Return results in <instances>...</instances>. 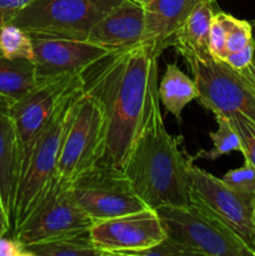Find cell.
Segmentation results:
<instances>
[{
    "instance_id": "obj_1",
    "label": "cell",
    "mask_w": 255,
    "mask_h": 256,
    "mask_svg": "<svg viewBox=\"0 0 255 256\" xmlns=\"http://www.w3.org/2000/svg\"><path fill=\"white\" fill-rule=\"evenodd\" d=\"M159 59L142 42L114 50L82 72V90L99 104L105 122L100 162L122 169L158 92Z\"/></svg>"
},
{
    "instance_id": "obj_2",
    "label": "cell",
    "mask_w": 255,
    "mask_h": 256,
    "mask_svg": "<svg viewBox=\"0 0 255 256\" xmlns=\"http://www.w3.org/2000/svg\"><path fill=\"white\" fill-rule=\"evenodd\" d=\"M189 155L180 150L179 138L169 134L155 92L144 114L122 172L148 208L186 206L190 202Z\"/></svg>"
},
{
    "instance_id": "obj_3",
    "label": "cell",
    "mask_w": 255,
    "mask_h": 256,
    "mask_svg": "<svg viewBox=\"0 0 255 256\" xmlns=\"http://www.w3.org/2000/svg\"><path fill=\"white\" fill-rule=\"evenodd\" d=\"M82 76V75H80ZM82 94V82L64 95L56 109L30 148L19 172L10 229L14 232L29 215L49 182L58 175L60 149L78 100Z\"/></svg>"
},
{
    "instance_id": "obj_4",
    "label": "cell",
    "mask_w": 255,
    "mask_h": 256,
    "mask_svg": "<svg viewBox=\"0 0 255 256\" xmlns=\"http://www.w3.org/2000/svg\"><path fill=\"white\" fill-rule=\"evenodd\" d=\"M199 90L200 104L214 115L240 114L255 122V82L212 56L185 59Z\"/></svg>"
},
{
    "instance_id": "obj_5",
    "label": "cell",
    "mask_w": 255,
    "mask_h": 256,
    "mask_svg": "<svg viewBox=\"0 0 255 256\" xmlns=\"http://www.w3.org/2000/svg\"><path fill=\"white\" fill-rule=\"evenodd\" d=\"M155 210L166 236L192 255L255 256L235 232L195 205L162 206Z\"/></svg>"
},
{
    "instance_id": "obj_6",
    "label": "cell",
    "mask_w": 255,
    "mask_h": 256,
    "mask_svg": "<svg viewBox=\"0 0 255 256\" xmlns=\"http://www.w3.org/2000/svg\"><path fill=\"white\" fill-rule=\"evenodd\" d=\"M92 219L75 202L70 182L59 175L46 189L24 222L12 232L25 246L68 235L89 232Z\"/></svg>"
},
{
    "instance_id": "obj_7",
    "label": "cell",
    "mask_w": 255,
    "mask_h": 256,
    "mask_svg": "<svg viewBox=\"0 0 255 256\" xmlns=\"http://www.w3.org/2000/svg\"><path fill=\"white\" fill-rule=\"evenodd\" d=\"M122 0H32L12 20L29 34L86 40L90 30Z\"/></svg>"
},
{
    "instance_id": "obj_8",
    "label": "cell",
    "mask_w": 255,
    "mask_h": 256,
    "mask_svg": "<svg viewBox=\"0 0 255 256\" xmlns=\"http://www.w3.org/2000/svg\"><path fill=\"white\" fill-rule=\"evenodd\" d=\"M70 189L82 212L92 222L146 209L122 169L98 162L70 182Z\"/></svg>"
},
{
    "instance_id": "obj_9",
    "label": "cell",
    "mask_w": 255,
    "mask_h": 256,
    "mask_svg": "<svg viewBox=\"0 0 255 256\" xmlns=\"http://www.w3.org/2000/svg\"><path fill=\"white\" fill-rule=\"evenodd\" d=\"M188 176L192 204L229 228L255 255L254 202L234 192L222 179L195 166L190 155Z\"/></svg>"
},
{
    "instance_id": "obj_10",
    "label": "cell",
    "mask_w": 255,
    "mask_h": 256,
    "mask_svg": "<svg viewBox=\"0 0 255 256\" xmlns=\"http://www.w3.org/2000/svg\"><path fill=\"white\" fill-rule=\"evenodd\" d=\"M104 149V115L99 104L82 90L62 140L58 175L72 182L102 162Z\"/></svg>"
},
{
    "instance_id": "obj_11",
    "label": "cell",
    "mask_w": 255,
    "mask_h": 256,
    "mask_svg": "<svg viewBox=\"0 0 255 256\" xmlns=\"http://www.w3.org/2000/svg\"><path fill=\"white\" fill-rule=\"evenodd\" d=\"M90 239L104 255H132L149 249L166 238L156 210L140 212L92 222Z\"/></svg>"
},
{
    "instance_id": "obj_12",
    "label": "cell",
    "mask_w": 255,
    "mask_h": 256,
    "mask_svg": "<svg viewBox=\"0 0 255 256\" xmlns=\"http://www.w3.org/2000/svg\"><path fill=\"white\" fill-rule=\"evenodd\" d=\"M80 80V74L42 79L35 89L12 102L10 112L19 144V172L30 148L49 122L60 100L69 90L79 84Z\"/></svg>"
},
{
    "instance_id": "obj_13",
    "label": "cell",
    "mask_w": 255,
    "mask_h": 256,
    "mask_svg": "<svg viewBox=\"0 0 255 256\" xmlns=\"http://www.w3.org/2000/svg\"><path fill=\"white\" fill-rule=\"evenodd\" d=\"M34 64L40 80L62 75L82 74L88 66L114 52L86 40L30 34Z\"/></svg>"
},
{
    "instance_id": "obj_14",
    "label": "cell",
    "mask_w": 255,
    "mask_h": 256,
    "mask_svg": "<svg viewBox=\"0 0 255 256\" xmlns=\"http://www.w3.org/2000/svg\"><path fill=\"white\" fill-rule=\"evenodd\" d=\"M144 32V8L134 0H122L92 26L86 42L119 50L142 42Z\"/></svg>"
},
{
    "instance_id": "obj_15",
    "label": "cell",
    "mask_w": 255,
    "mask_h": 256,
    "mask_svg": "<svg viewBox=\"0 0 255 256\" xmlns=\"http://www.w3.org/2000/svg\"><path fill=\"white\" fill-rule=\"evenodd\" d=\"M202 0H152L145 8V32L142 44L158 59L172 46L174 36L195 5Z\"/></svg>"
},
{
    "instance_id": "obj_16",
    "label": "cell",
    "mask_w": 255,
    "mask_h": 256,
    "mask_svg": "<svg viewBox=\"0 0 255 256\" xmlns=\"http://www.w3.org/2000/svg\"><path fill=\"white\" fill-rule=\"evenodd\" d=\"M10 105L0 96V194L9 220L19 178V144Z\"/></svg>"
},
{
    "instance_id": "obj_17",
    "label": "cell",
    "mask_w": 255,
    "mask_h": 256,
    "mask_svg": "<svg viewBox=\"0 0 255 256\" xmlns=\"http://www.w3.org/2000/svg\"><path fill=\"white\" fill-rule=\"evenodd\" d=\"M216 0H202L195 5L174 36L172 46L182 59L212 56L209 52V34L212 20L218 12Z\"/></svg>"
},
{
    "instance_id": "obj_18",
    "label": "cell",
    "mask_w": 255,
    "mask_h": 256,
    "mask_svg": "<svg viewBox=\"0 0 255 256\" xmlns=\"http://www.w3.org/2000/svg\"><path fill=\"white\" fill-rule=\"evenodd\" d=\"M158 92L165 110L175 116L179 124L184 108L199 96L195 80L185 74L176 64L168 65L159 82Z\"/></svg>"
},
{
    "instance_id": "obj_19",
    "label": "cell",
    "mask_w": 255,
    "mask_h": 256,
    "mask_svg": "<svg viewBox=\"0 0 255 256\" xmlns=\"http://www.w3.org/2000/svg\"><path fill=\"white\" fill-rule=\"evenodd\" d=\"M35 64L26 59H9L0 54V96L15 102L38 86Z\"/></svg>"
},
{
    "instance_id": "obj_20",
    "label": "cell",
    "mask_w": 255,
    "mask_h": 256,
    "mask_svg": "<svg viewBox=\"0 0 255 256\" xmlns=\"http://www.w3.org/2000/svg\"><path fill=\"white\" fill-rule=\"evenodd\" d=\"M30 256H102L94 246L89 232L68 235L46 242L28 245Z\"/></svg>"
},
{
    "instance_id": "obj_21",
    "label": "cell",
    "mask_w": 255,
    "mask_h": 256,
    "mask_svg": "<svg viewBox=\"0 0 255 256\" xmlns=\"http://www.w3.org/2000/svg\"><path fill=\"white\" fill-rule=\"evenodd\" d=\"M215 120H216L218 129L209 132V136L212 142V149L209 152L205 150L198 152L195 156H192L194 162L198 159L216 160L229 152H242L240 139L229 119L224 115H215Z\"/></svg>"
},
{
    "instance_id": "obj_22",
    "label": "cell",
    "mask_w": 255,
    "mask_h": 256,
    "mask_svg": "<svg viewBox=\"0 0 255 256\" xmlns=\"http://www.w3.org/2000/svg\"><path fill=\"white\" fill-rule=\"evenodd\" d=\"M0 54L9 59L34 62L32 35L18 25L9 22L0 28Z\"/></svg>"
},
{
    "instance_id": "obj_23",
    "label": "cell",
    "mask_w": 255,
    "mask_h": 256,
    "mask_svg": "<svg viewBox=\"0 0 255 256\" xmlns=\"http://www.w3.org/2000/svg\"><path fill=\"white\" fill-rule=\"evenodd\" d=\"M222 180L242 198L255 202V169L249 162L228 172Z\"/></svg>"
},
{
    "instance_id": "obj_24",
    "label": "cell",
    "mask_w": 255,
    "mask_h": 256,
    "mask_svg": "<svg viewBox=\"0 0 255 256\" xmlns=\"http://www.w3.org/2000/svg\"><path fill=\"white\" fill-rule=\"evenodd\" d=\"M236 132L242 144V152L245 162H249L255 169V122L246 119L240 114H232L226 116Z\"/></svg>"
},
{
    "instance_id": "obj_25",
    "label": "cell",
    "mask_w": 255,
    "mask_h": 256,
    "mask_svg": "<svg viewBox=\"0 0 255 256\" xmlns=\"http://www.w3.org/2000/svg\"><path fill=\"white\" fill-rule=\"evenodd\" d=\"M225 25H226V52H238L246 46L252 40V25L250 22L239 20L232 15L224 12Z\"/></svg>"
},
{
    "instance_id": "obj_26",
    "label": "cell",
    "mask_w": 255,
    "mask_h": 256,
    "mask_svg": "<svg viewBox=\"0 0 255 256\" xmlns=\"http://www.w3.org/2000/svg\"><path fill=\"white\" fill-rule=\"evenodd\" d=\"M209 52L214 59L225 60L226 58V25L224 12L218 10L212 20L209 34Z\"/></svg>"
},
{
    "instance_id": "obj_27",
    "label": "cell",
    "mask_w": 255,
    "mask_h": 256,
    "mask_svg": "<svg viewBox=\"0 0 255 256\" xmlns=\"http://www.w3.org/2000/svg\"><path fill=\"white\" fill-rule=\"evenodd\" d=\"M188 256L192 255V252L185 249L176 242L172 240L170 238H165L162 242L149 249L142 250V252H135L134 256Z\"/></svg>"
},
{
    "instance_id": "obj_28",
    "label": "cell",
    "mask_w": 255,
    "mask_h": 256,
    "mask_svg": "<svg viewBox=\"0 0 255 256\" xmlns=\"http://www.w3.org/2000/svg\"><path fill=\"white\" fill-rule=\"evenodd\" d=\"M255 54V44L254 40L249 42L245 48H242V50H238V52H229L225 58L224 62L226 64H229L232 69L235 70H244L252 64V59H254Z\"/></svg>"
},
{
    "instance_id": "obj_29",
    "label": "cell",
    "mask_w": 255,
    "mask_h": 256,
    "mask_svg": "<svg viewBox=\"0 0 255 256\" xmlns=\"http://www.w3.org/2000/svg\"><path fill=\"white\" fill-rule=\"evenodd\" d=\"M32 0H0V28L9 24Z\"/></svg>"
},
{
    "instance_id": "obj_30",
    "label": "cell",
    "mask_w": 255,
    "mask_h": 256,
    "mask_svg": "<svg viewBox=\"0 0 255 256\" xmlns=\"http://www.w3.org/2000/svg\"><path fill=\"white\" fill-rule=\"evenodd\" d=\"M0 256H30L26 246L16 239L12 238H0Z\"/></svg>"
},
{
    "instance_id": "obj_31",
    "label": "cell",
    "mask_w": 255,
    "mask_h": 256,
    "mask_svg": "<svg viewBox=\"0 0 255 256\" xmlns=\"http://www.w3.org/2000/svg\"><path fill=\"white\" fill-rule=\"evenodd\" d=\"M10 230L12 229H10L9 216H8L4 206H2V205H0V238L5 236V235H6Z\"/></svg>"
},
{
    "instance_id": "obj_32",
    "label": "cell",
    "mask_w": 255,
    "mask_h": 256,
    "mask_svg": "<svg viewBox=\"0 0 255 256\" xmlns=\"http://www.w3.org/2000/svg\"><path fill=\"white\" fill-rule=\"evenodd\" d=\"M245 70H246L248 74L250 75V78H252V79L255 82V54H254V59H252V64H250Z\"/></svg>"
},
{
    "instance_id": "obj_33",
    "label": "cell",
    "mask_w": 255,
    "mask_h": 256,
    "mask_svg": "<svg viewBox=\"0 0 255 256\" xmlns=\"http://www.w3.org/2000/svg\"><path fill=\"white\" fill-rule=\"evenodd\" d=\"M134 2H136L138 4L142 5V6L145 9V8L150 4V2H152V0H134Z\"/></svg>"
},
{
    "instance_id": "obj_34",
    "label": "cell",
    "mask_w": 255,
    "mask_h": 256,
    "mask_svg": "<svg viewBox=\"0 0 255 256\" xmlns=\"http://www.w3.org/2000/svg\"><path fill=\"white\" fill-rule=\"evenodd\" d=\"M250 25H252V40H254V44H255V20L250 22Z\"/></svg>"
},
{
    "instance_id": "obj_35",
    "label": "cell",
    "mask_w": 255,
    "mask_h": 256,
    "mask_svg": "<svg viewBox=\"0 0 255 256\" xmlns=\"http://www.w3.org/2000/svg\"><path fill=\"white\" fill-rule=\"evenodd\" d=\"M252 215H254V222H255V202H254V210H252Z\"/></svg>"
},
{
    "instance_id": "obj_36",
    "label": "cell",
    "mask_w": 255,
    "mask_h": 256,
    "mask_svg": "<svg viewBox=\"0 0 255 256\" xmlns=\"http://www.w3.org/2000/svg\"><path fill=\"white\" fill-rule=\"evenodd\" d=\"M0 205H2V206H4V205H2V194H0Z\"/></svg>"
}]
</instances>
